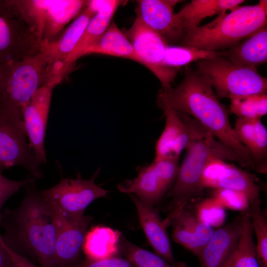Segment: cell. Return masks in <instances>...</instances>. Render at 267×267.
<instances>
[{"label": "cell", "instance_id": "9", "mask_svg": "<svg viewBox=\"0 0 267 267\" xmlns=\"http://www.w3.org/2000/svg\"><path fill=\"white\" fill-rule=\"evenodd\" d=\"M47 65V55L43 50L9 64L0 93V103L22 112L36 91L45 85Z\"/></svg>", "mask_w": 267, "mask_h": 267}, {"label": "cell", "instance_id": "7", "mask_svg": "<svg viewBox=\"0 0 267 267\" xmlns=\"http://www.w3.org/2000/svg\"><path fill=\"white\" fill-rule=\"evenodd\" d=\"M27 136L22 112L0 103V172L19 166L29 170L34 178H43L42 163Z\"/></svg>", "mask_w": 267, "mask_h": 267}, {"label": "cell", "instance_id": "25", "mask_svg": "<svg viewBox=\"0 0 267 267\" xmlns=\"http://www.w3.org/2000/svg\"><path fill=\"white\" fill-rule=\"evenodd\" d=\"M243 0H192L185 4L175 16L184 32L198 26L204 18L231 11L238 7Z\"/></svg>", "mask_w": 267, "mask_h": 267}, {"label": "cell", "instance_id": "4", "mask_svg": "<svg viewBox=\"0 0 267 267\" xmlns=\"http://www.w3.org/2000/svg\"><path fill=\"white\" fill-rule=\"evenodd\" d=\"M267 23V0L239 6L223 12L210 23L185 30L180 45L219 51L230 48Z\"/></svg>", "mask_w": 267, "mask_h": 267}, {"label": "cell", "instance_id": "26", "mask_svg": "<svg viewBox=\"0 0 267 267\" xmlns=\"http://www.w3.org/2000/svg\"><path fill=\"white\" fill-rule=\"evenodd\" d=\"M120 233L102 225L92 227L88 231L83 245L85 258L101 260L119 256Z\"/></svg>", "mask_w": 267, "mask_h": 267}, {"label": "cell", "instance_id": "10", "mask_svg": "<svg viewBox=\"0 0 267 267\" xmlns=\"http://www.w3.org/2000/svg\"><path fill=\"white\" fill-rule=\"evenodd\" d=\"M124 33L134 47L138 63L156 76L161 87L172 86L179 69L169 67L165 63V51L169 45L167 41L137 15L132 26Z\"/></svg>", "mask_w": 267, "mask_h": 267}, {"label": "cell", "instance_id": "29", "mask_svg": "<svg viewBox=\"0 0 267 267\" xmlns=\"http://www.w3.org/2000/svg\"><path fill=\"white\" fill-rule=\"evenodd\" d=\"M223 56V51H212L193 47L169 45L167 47L164 61L171 67H180L193 62Z\"/></svg>", "mask_w": 267, "mask_h": 267}, {"label": "cell", "instance_id": "36", "mask_svg": "<svg viewBox=\"0 0 267 267\" xmlns=\"http://www.w3.org/2000/svg\"><path fill=\"white\" fill-rule=\"evenodd\" d=\"M78 267H133L126 259L120 256L101 259L91 260L85 258Z\"/></svg>", "mask_w": 267, "mask_h": 267}, {"label": "cell", "instance_id": "31", "mask_svg": "<svg viewBox=\"0 0 267 267\" xmlns=\"http://www.w3.org/2000/svg\"><path fill=\"white\" fill-rule=\"evenodd\" d=\"M119 251L134 267H175L156 254L133 244L124 237L120 238Z\"/></svg>", "mask_w": 267, "mask_h": 267}, {"label": "cell", "instance_id": "19", "mask_svg": "<svg viewBox=\"0 0 267 267\" xmlns=\"http://www.w3.org/2000/svg\"><path fill=\"white\" fill-rule=\"evenodd\" d=\"M242 228L241 213L231 222L214 230L197 256L198 267H223L237 247Z\"/></svg>", "mask_w": 267, "mask_h": 267}, {"label": "cell", "instance_id": "17", "mask_svg": "<svg viewBox=\"0 0 267 267\" xmlns=\"http://www.w3.org/2000/svg\"><path fill=\"white\" fill-rule=\"evenodd\" d=\"M181 0H140L137 1L136 15L148 27L171 44H180L184 32L179 26L174 7Z\"/></svg>", "mask_w": 267, "mask_h": 267}, {"label": "cell", "instance_id": "21", "mask_svg": "<svg viewBox=\"0 0 267 267\" xmlns=\"http://www.w3.org/2000/svg\"><path fill=\"white\" fill-rule=\"evenodd\" d=\"M165 117L164 130L155 145V160H178L191 136L184 114L171 109L163 110Z\"/></svg>", "mask_w": 267, "mask_h": 267}, {"label": "cell", "instance_id": "23", "mask_svg": "<svg viewBox=\"0 0 267 267\" xmlns=\"http://www.w3.org/2000/svg\"><path fill=\"white\" fill-rule=\"evenodd\" d=\"M223 56L239 66L255 67L267 61V26L265 25L252 35L226 51Z\"/></svg>", "mask_w": 267, "mask_h": 267}, {"label": "cell", "instance_id": "11", "mask_svg": "<svg viewBox=\"0 0 267 267\" xmlns=\"http://www.w3.org/2000/svg\"><path fill=\"white\" fill-rule=\"evenodd\" d=\"M97 174L89 180L83 179L80 173L76 178H62L55 186L41 191V194L60 216H83L86 208L91 202L105 196L108 192L95 184Z\"/></svg>", "mask_w": 267, "mask_h": 267}, {"label": "cell", "instance_id": "2", "mask_svg": "<svg viewBox=\"0 0 267 267\" xmlns=\"http://www.w3.org/2000/svg\"><path fill=\"white\" fill-rule=\"evenodd\" d=\"M28 191L19 206L4 211L5 231L2 238L10 248H22L41 267H56L55 243L60 217L33 186Z\"/></svg>", "mask_w": 267, "mask_h": 267}, {"label": "cell", "instance_id": "39", "mask_svg": "<svg viewBox=\"0 0 267 267\" xmlns=\"http://www.w3.org/2000/svg\"><path fill=\"white\" fill-rule=\"evenodd\" d=\"M9 64L0 65V93L7 75Z\"/></svg>", "mask_w": 267, "mask_h": 267}, {"label": "cell", "instance_id": "13", "mask_svg": "<svg viewBox=\"0 0 267 267\" xmlns=\"http://www.w3.org/2000/svg\"><path fill=\"white\" fill-rule=\"evenodd\" d=\"M259 178L254 174L227 161L214 158L207 164L202 175L203 188H224L244 193L249 202L259 198Z\"/></svg>", "mask_w": 267, "mask_h": 267}, {"label": "cell", "instance_id": "5", "mask_svg": "<svg viewBox=\"0 0 267 267\" xmlns=\"http://www.w3.org/2000/svg\"><path fill=\"white\" fill-rule=\"evenodd\" d=\"M196 71L210 84L219 100L267 94V78L257 68L236 65L223 56L198 61Z\"/></svg>", "mask_w": 267, "mask_h": 267}, {"label": "cell", "instance_id": "33", "mask_svg": "<svg viewBox=\"0 0 267 267\" xmlns=\"http://www.w3.org/2000/svg\"><path fill=\"white\" fill-rule=\"evenodd\" d=\"M201 222L213 227H220L226 219L225 208L213 197L199 202L194 211Z\"/></svg>", "mask_w": 267, "mask_h": 267}, {"label": "cell", "instance_id": "38", "mask_svg": "<svg viewBox=\"0 0 267 267\" xmlns=\"http://www.w3.org/2000/svg\"><path fill=\"white\" fill-rule=\"evenodd\" d=\"M0 267H16L7 252L0 245Z\"/></svg>", "mask_w": 267, "mask_h": 267}, {"label": "cell", "instance_id": "30", "mask_svg": "<svg viewBox=\"0 0 267 267\" xmlns=\"http://www.w3.org/2000/svg\"><path fill=\"white\" fill-rule=\"evenodd\" d=\"M259 198L250 203L249 213L257 244L256 253L260 267H267V222L261 207Z\"/></svg>", "mask_w": 267, "mask_h": 267}, {"label": "cell", "instance_id": "20", "mask_svg": "<svg viewBox=\"0 0 267 267\" xmlns=\"http://www.w3.org/2000/svg\"><path fill=\"white\" fill-rule=\"evenodd\" d=\"M129 196L135 206L145 235L156 254L175 267H186L185 263L177 262L174 259L167 231L170 225L168 220H162L158 209L146 206L134 194Z\"/></svg>", "mask_w": 267, "mask_h": 267}, {"label": "cell", "instance_id": "35", "mask_svg": "<svg viewBox=\"0 0 267 267\" xmlns=\"http://www.w3.org/2000/svg\"><path fill=\"white\" fill-rule=\"evenodd\" d=\"M34 178H28L21 181L10 179L0 172V226L3 224V214L2 207L5 202L22 186L32 183Z\"/></svg>", "mask_w": 267, "mask_h": 267}, {"label": "cell", "instance_id": "34", "mask_svg": "<svg viewBox=\"0 0 267 267\" xmlns=\"http://www.w3.org/2000/svg\"><path fill=\"white\" fill-rule=\"evenodd\" d=\"M214 189L212 197L224 208L240 212L249 208L250 202L244 193L224 188Z\"/></svg>", "mask_w": 267, "mask_h": 267}, {"label": "cell", "instance_id": "1", "mask_svg": "<svg viewBox=\"0 0 267 267\" xmlns=\"http://www.w3.org/2000/svg\"><path fill=\"white\" fill-rule=\"evenodd\" d=\"M157 104L162 111L171 109L191 117L216 139L234 150L247 168L253 170L250 156L230 123L229 110L220 101L208 81L196 71L188 67L176 87H161Z\"/></svg>", "mask_w": 267, "mask_h": 267}, {"label": "cell", "instance_id": "18", "mask_svg": "<svg viewBox=\"0 0 267 267\" xmlns=\"http://www.w3.org/2000/svg\"><path fill=\"white\" fill-rule=\"evenodd\" d=\"M173 227L175 242L197 256L212 236L214 230L186 207L169 212L166 218Z\"/></svg>", "mask_w": 267, "mask_h": 267}, {"label": "cell", "instance_id": "27", "mask_svg": "<svg viewBox=\"0 0 267 267\" xmlns=\"http://www.w3.org/2000/svg\"><path fill=\"white\" fill-rule=\"evenodd\" d=\"M91 54L109 55L138 62L131 43L114 22L110 23L103 35L84 51L83 56Z\"/></svg>", "mask_w": 267, "mask_h": 267}, {"label": "cell", "instance_id": "8", "mask_svg": "<svg viewBox=\"0 0 267 267\" xmlns=\"http://www.w3.org/2000/svg\"><path fill=\"white\" fill-rule=\"evenodd\" d=\"M42 46L11 0H0V65L21 61L40 52Z\"/></svg>", "mask_w": 267, "mask_h": 267}, {"label": "cell", "instance_id": "12", "mask_svg": "<svg viewBox=\"0 0 267 267\" xmlns=\"http://www.w3.org/2000/svg\"><path fill=\"white\" fill-rule=\"evenodd\" d=\"M91 0L69 26L51 41L43 43L42 50L47 57L45 85L60 84L69 73L66 61L91 18L98 12Z\"/></svg>", "mask_w": 267, "mask_h": 267}, {"label": "cell", "instance_id": "37", "mask_svg": "<svg viewBox=\"0 0 267 267\" xmlns=\"http://www.w3.org/2000/svg\"><path fill=\"white\" fill-rule=\"evenodd\" d=\"M0 245L7 252L16 267H41L34 264L27 258L10 248L4 242L0 234Z\"/></svg>", "mask_w": 267, "mask_h": 267}, {"label": "cell", "instance_id": "14", "mask_svg": "<svg viewBox=\"0 0 267 267\" xmlns=\"http://www.w3.org/2000/svg\"><path fill=\"white\" fill-rule=\"evenodd\" d=\"M59 216L60 224L55 243L56 266L78 267L85 258L84 243L93 218L84 215L76 217Z\"/></svg>", "mask_w": 267, "mask_h": 267}, {"label": "cell", "instance_id": "3", "mask_svg": "<svg viewBox=\"0 0 267 267\" xmlns=\"http://www.w3.org/2000/svg\"><path fill=\"white\" fill-rule=\"evenodd\" d=\"M188 125L191 138L185 150L186 154L179 166L175 181L166 197L171 200L166 211L184 208L194 199L203 196L204 189L201 179L207 164L214 158L233 161L247 168L244 160L233 149L221 142L205 130L194 119Z\"/></svg>", "mask_w": 267, "mask_h": 267}, {"label": "cell", "instance_id": "32", "mask_svg": "<svg viewBox=\"0 0 267 267\" xmlns=\"http://www.w3.org/2000/svg\"><path fill=\"white\" fill-rule=\"evenodd\" d=\"M229 112L237 118L261 119L267 113V94H253L231 100Z\"/></svg>", "mask_w": 267, "mask_h": 267}, {"label": "cell", "instance_id": "15", "mask_svg": "<svg viewBox=\"0 0 267 267\" xmlns=\"http://www.w3.org/2000/svg\"><path fill=\"white\" fill-rule=\"evenodd\" d=\"M56 86L49 84L39 88L22 112L30 145L41 163L46 162L44 141L52 93Z\"/></svg>", "mask_w": 267, "mask_h": 267}, {"label": "cell", "instance_id": "24", "mask_svg": "<svg viewBox=\"0 0 267 267\" xmlns=\"http://www.w3.org/2000/svg\"><path fill=\"white\" fill-rule=\"evenodd\" d=\"M122 2V1L117 0H106L103 7L91 18L67 58L66 65L68 73L76 61L83 56L84 51L103 35L110 24L116 10Z\"/></svg>", "mask_w": 267, "mask_h": 267}, {"label": "cell", "instance_id": "28", "mask_svg": "<svg viewBox=\"0 0 267 267\" xmlns=\"http://www.w3.org/2000/svg\"><path fill=\"white\" fill-rule=\"evenodd\" d=\"M241 213L242 228L238 244L223 267H260L256 257L249 208Z\"/></svg>", "mask_w": 267, "mask_h": 267}, {"label": "cell", "instance_id": "6", "mask_svg": "<svg viewBox=\"0 0 267 267\" xmlns=\"http://www.w3.org/2000/svg\"><path fill=\"white\" fill-rule=\"evenodd\" d=\"M43 43L54 39L88 5L83 0H11Z\"/></svg>", "mask_w": 267, "mask_h": 267}, {"label": "cell", "instance_id": "22", "mask_svg": "<svg viewBox=\"0 0 267 267\" xmlns=\"http://www.w3.org/2000/svg\"><path fill=\"white\" fill-rule=\"evenodd\" d=\"M233 130L252 159L253 170L267 172V130L261 119L237 118Z\"/></svg>", "mask_w": 267, "mask_h": 267}, {"label": "cell", "instance_id": "16", "mask_svg": "<svg viewBox=\"0 0 267 267\" xmlns=\"http://www.w3.org/2000/svg\"><path fill=\"white\" fill-rule=\"evenodd\" d=\"M173 183L159 164L153 161L139 168L136 177L125 180L117 187L123 193L134 194L146 206L154 207Z\"/></svg>", "mask_w": 267, "mask_h": 267}]
</instances>
